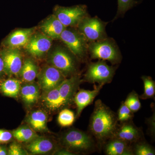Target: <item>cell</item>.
Returning <instances> with one entry per match:
<instances>
[{
    "mask_svg": "<svg viewBox=\"0 0 155 155\" xmlns=\"http://www.w3.org/2000/svg\"><path fill=\"white\" fill-rule=\"evenodd\" d=\"M4 64V72L12 76L19 74L22 65L21 52L16 48H9L2 53Z\"/></svg>",
    "mask_w": 155,
    "mask_h": 155,
    "instance_id": "cell-11",
    "label": "cell"
},
{
    "mask_svg": "<svg viewBox=\"0 0 155 155\" xmlns=\"http://www.w3.org/2000/svg\"><path fill=\"white\" fill-rule=\"evenodd\" d=\"M49 62L51 66L59 70L65 77L72 75L76 71L75 58L66 50L56 48L51 53Z\"/></svg>",
    "mask_w": 155,
    "mask_h": 155,
    "instance_id": "cell-5",
    "label": "cell"
},
{
    "mask_svg": "<svg viewBox=\"0 0 155 155\" xmlns=\"http://www.w3.org/2000/svg\"><path fill=\"white\" fill-rule=\"evenodd\" d=\"M64 75L58 69L48 66L42 69L38 75V85L44 92L58 87L65 79Z\"/></svg>",
    "mask_w": 155,
    "mask_h": 155,
    "instance_id": "cell-9",
    "label": "cell"
},
{
    "mask_svg": "<svg viewBox=\"0 0 155 155\" xmlns=\"http://www.w3.org/2000/svg\"><path fill=\"white\" fill-rule=\"evenodd\" d=\"M38 74L37 66L34 61L30 58L26 59L22 64L19 73L22 80L25 83L33 82Z\"/></svg>",
    "mask_w": 155,
    "mask_h": 155,
    "instance_id": "cell-22",
    "label": "cell"
},
{
    "mask_svg": "<svg viewBox=\"0 0 155 155\" xmlns=\"http://www.w3.org/2000/svg\"><path fill=\"white\" fill-rule=\"evenodd\" d=\"M78 25L80 32L87 41H95L105 38L106 23L99 18L87 16Z\"/></svg>",
    "mask_w": 155,
    "mask_h": 155,
    "instance_id": "cell-6",
    "label": "cell"
},
{
    "mask_svg": "<svg viewBox=\"0 0 155 155\" xmlns=\"http://www.w3.org/2000/svg\"><path fill=\"white\" fill-rule=\"evenodd\" d=\"M13 137L20 142L29 143L38 137L36 131L28 125H22L12 132Z\"/></svg>",
    "mask_w": 155,
    "mask_h": 155,
    "instance_id": "cell-23",
    "label": "cell"
},
{
    "mask_svg": "<svg viewBox=\"0 0 155 155\" xmlns=\"http://www.w3.org/2000/svg\"><path fill=\"white\" fill-rule=\"evenodd\" d=\"M144 84V93L140 96L142 99L152 98L155 94V81L148 76H143L141 78Z\"/></svg>",
    "mask_w": 155,
    "mask_h": 155,
    "instance_id": "cell-26",
    "label": "cell"
},
{
    "mask_svg": "<svg viewBox=\"0 0 155 155\" xmlns=\"http://www.w3.org/2000/svg\"><path fill=\"white\" fill-rule=\"evenodd\" d=\"M26 83L21 87L20 93L25 105L31 107L37 102L39 98L40 88L38 84L33 82Z\"/></svg>",
    "mask_w": 155,
    "mask_h": 155,
    "instance_id": "cell-17",
    "label": "cell"
},
{
    "mask_svg": "<svg viewBox=\"0 0 155 155\" xmlns=\"http://www.w3.org/2000/svg\"><path fill=\"white\" fill-rule=\"evenodd\" d=\"M106 145L105 151L108 155H131V150L128 143L116 138H111Z\"/></svg>",
    "mask_w": 155,
    "mask_h": 155,
    "instance_id": "cell-21",
    "label": "cell"
},
{
    "mask_svg": "<svg viewBox=\"0 0 155 155\" xmlns=\"http://www.w3.org/2000/svg\"><path fill=\"white\" fill-rule=\"evenodd\" d=\"M133 113L125 105L124 102H122L120 106L118 112L117 119L118 121L121 123L128 122L132 119Z\"/></svg>",
    "mask_w": 155,
    "mask_h": 155,
    "instance_id": "cell-29",
    "label": "cell"
},
{
    "mask_svg": "<svg viewBox=\"0 0 155 155\" xmlns=\"http://www.w3.org/2000/svg\"><path fill=\"white\" fill-rule=\"evenodd\" d=\"M8 154L7 149L5 147H0V155H6Z\"/></svg>",
    "mask_w": 155,
    "mask_h": 155,
    "instance_id": "cell-35",
    "label": "cell"
},
{
    "mask_svg": "<svg viewBox=\"0 0 155 155\" xmlns=\"http://www.w3.org/2000/svg\"><path fill=\"white\" fill-rule=\"evenodd\" d=\"M40 28L42 33L50 38L59 39L66 27L55 15L53 14L45 19L41 25Z\"/></svg>",
    "mask_w": 155,
    "mask_h": 155,
    "instance_id": "cell-14",
    "label": "cell"
},
{
    "mask_svg": "<svg viewBox=\"0 0 155 155\" xmlns=\"http://www.w3.org/2000/svg\"><path fill=\"white\" fill-rule=\"evenodd\" d=\"M134 153L136 155H154L155 150L152 147L146 143H139L134 148Z\"/></svg>",
    "mask_w": 155,
    "mask_h": 155,
    "instance_id": "cell-30",
    "label": "cell"
},
{
    "mask_svg": "<svg viewBox=\"0 0 155 155\" xmlns=\"http://www.w3.org/2000/svg\"><path fill=\"white\" fill-rule=\"evenodd\" d=\"M4 72V64L2 56L0 57V76Z\"/></svg>",
    "mask_w": 155,
    "mask_h": 155,
    "instance_id": "cell-34",
    "label": "cell"
},
{
    "mask_svg": "<svg viewBox=\"0 0 155 155\" xmlns=\"http://www.w3.org/2000/svg\"><path fill=\"white\" fill-rule=\"evenodd\" d=\"M54 154L60 155H74V153L70 151L69 150L66 149H61L58 150Z\"/></svg>",
    "mask_w": 155,
    "mask_h": 155,
    "instance_id": "cell-33",
    "label": "cell"
},
{
    "mask_svg": "<svg viewBox=\"0 0 155 155\" xmlns=\"http://www.w3.org/2000/svg\"><path fill=\"white\" fill-rule=\"evenodd\" d=\"M33 34V28L18 29L9 35L5 41V44L11 48L25 46Z\"/></svg>",
    "mask_w": 155,
    "mask_h": 155,
    "instance_id": "cell-13",
    "label": "cell"
},
{
    "mask_svg": "<svg viewBox=\"0 0 155 155\" xmlns=\"http://www.w3.org/2000/svg\"><path fill=\"white\" fill-rule=\"evenodd\" d=\"M124 103L133 113L138 111L141 107V103L138 94L134 91L128 94Z\"/></svg>",
    "mask_w": 155,
    "mask_h": 155,
    "instance_id": "cell-27",
    "label": "cell"
},
{
    "mask_svg": "<svg viewBox=\"0 0 155 155\" xmlns=\"http://www.w3.org/2000/svg\"><path fill=\"white\" fill-rule=\"evenodd\" d=\"M115 70L114 67L109 66L104 60L91 63L87 67L84 80L90 83H98L102 86L111 81Z\"/></svg>",
    "mask_w": 155,
    "mask_h": 155,
    "instance_id": "cell-4",
    "label": "cell"
},
{
    "mask_svg": "<svg viewBox=\"0 0 155 155\" xmlns=\"http://www.w3.org/2000/svg\"><path fill=\"white\" fill-rule=\"evenodd\" d=\"M81 81L79 76L75 75L69 78H65L60 84L59 86V92L64 107L71 104L73 101Z\"/></svg>",
    "mask_w": 155,
    "mask_h": 155,
    "instance_id": "cell-12",
    "label": "cell"
},
{
    "mask_svg": "<svg viewBox=\"0 0 155 155\" xmlns=\"http://www.w3.org/2000/svg\"><path fill=\"white\" fill-rule=\"evenodd\" d=\"M21 84V81L15 78L7 79L1 84V91L6 96L17 97L20 93Z\"/></svg>",
    "mask_w": 155,
    "mask_h": 155,
    "instance_id": "cell-24",
    "label": "cell"
},
{
    "mask_svg": "<svg viewBox=\"0 0 155 155\" xmlns=\"http://www.w3.org/2000/svg\"><path fill=\"white\" fill-rule=\"evenodd\" d=\"M140 136L139 129L132 123L127 122L123 123L119 128L117 127L113 138L119 139L129 143L138 141Z\"/></svg>",
    "mask_w": 155,
    "mask_h": 155,
    "instance_id": "cell-16",
    "label": "cell"
},
{
    "mask_svg": "<svg viewBox=\"0 0 155 155\" xmlns=\"http://www.w3.org/2000/svg\"><path fill=\"white\" fill-rule=\"evenodd\" d=\"M117 116L99 100L96 101L92 114L89 128L91 134L100 142L114 137L117 128Z\"/></svg>",
    "mask_w": 155,
    "mask_h": 155,
    "instance_id": "cell-1",
    "label": "cell"
},
{
    "mask_svg": "<svg viewBox=\"0 0 155 155\" xmlns=\"http://www.w3.org/2000/svg\"><path fill=\"white\" fill-rule=\"evenodd\" d=\"M142 1V0H118V10L116 17L123 15L129 9L141 3Z\"/></svg>",
    "mask_w": 155,
    "mask_h": 155,
    "instance_id": "cell-28",
    "label": "cell"
},
{
    "mask_svg": "<svg viewBox=\"0 0 155 155\" xmlns=\"http://www.w3.org/2000/svg\"><path fill=\"white\" fill-rule=\"evenodd\" d=\"M8 154L10 155H26L28 153L21 147L20 144L14 142L10 145Z\"/></svg>",
    "mask_w": 155,
    "mask_h": 155,
    "instance_id": "cell-31",
    "label": "cell"
},
{
    "mask_svg": "<svg viewBox=\"0 0 155 155\" xmlns=\"http://www.w3.org/2000/svg\"><path fill=\"white\" fill-rule=\"evenodd\" d=\"M42 102L47 109L53 112L64 107L59 92V86L51 90L44 92Z\"/></svg>",
    "mask_w": 155,
    "mask_h": 155,
    "instance_id": "cell-19",
    "label": "cell"
},
{
    "mask_svg": "<svg viewBox=\"0 0 155 155\" xmlns=\"http://www.w3.org/2000/svg\"><path fill=\"white\" fill-rule=\"evenodd\" d=\"M101 87L99 86L93 90L81 89L75 94L73 101L77 107L76 117L80 116L84 109L92 103Z\"/></svg>",
    "mask_w": 155,
    "mask_h": 155,
    "instance_id": "cell-15",
    "label": "cell"
},
{
    "mask_svg": "<svg viewBox=\"0 0 155 155\" xmlns=\"http://www.w3.org/2000/svg\"><path fill=\"white\" fill-rule=\"evenodd\" d=\"M26 121L34 130L38 132L48 131V116L46 114L41 110L33 111L29 114Z\"/></svg>",
    "mask_w": 155,
    "mask_h": 155,
    "instance_id": "cell-20",
    "label": "cell"
},
{
    "mask_svg": "<svg viewBox=\"0 0 155 155\" xmlns=\"http://www.w3.org/2000/svg\"><path fill=\"white\" fill-rule=\"evenodd\" d=\"M88 49L92 59L107 60L112 64L119 63L121 55L115 43L109 39L91 42Z\"/></svg>",
    "mask_w": 155,
    "mask_h": 155,
    "instance_id": "cell-3",
    "label": "cell"
},
{
    "mask_svg": "<svg viewBox=\"0 0 155 155\" xmlns=\"http://www.w3.org/2000/svg\"><path fill=\"white\" fill-rule=\"evenodd\" d=\"M52 39L43 33L33 34L25 46L26 51L35 58H40L51 48Z\"/></svg>",
    "mask_w": 155,
    "mask_h": 155,
    "instance_id": "cell-10",
    "label": "cell"
},
{
    "mask_svg": "<svg viewBox=\"0 0 155 155\" xmlns=\"http://www.w3.org/2000/svg\"><path fill=\"white\" fill-rule=\"evenodd\" d=\"M12 133L8 130H0V143H7L11 141L13 138Z\"/></svg>",
    "mask_w": 155,
    "mask_h": 155,
    "instance_id": "cell-32",
    "label": "cell"
},
{
    "mask_svg": "<svg viewBox=\"0 0 155 155\" xmlns=\"http://www.w3.org/2000/svg\"><path fill=\"white\" fill-rule=\"evenodd\" d=\"M61 142L65 148L73 153L87 152L94 147L91 137L77 129H71L64 133Z\"/></svg>",
    "mask_w": 155,
    "mask_h": 155,
    "instance_id": "cell-2",
    "label": "cell"
},
{
    "mask_svg": "<svg viewBox=\"0 0 155 155\" xmlns=\"http://www.w3.org/2000/svg\"><path fill=\"white\" fill-rule=\"evenodd\" d=\"M75 114L72 111L66 109L62 110L58 115V121L59 125L66 127L72 125L75 121Z\"/></svg>",
    "mask_w": 155,
    "mask_h": 155,
    "instance_id": "cell-25",
    "label": "cell"
},
{
    "mask_svg": "<svg viewBox=\"0 0 155 155\" xmlns=\"http://www.w3.org/2000/svg\"><path fill=\"white\" fill-rule=\"evenodd\" d=\"M86 6L79 5L71 7L56 6L54 15L65 26H74L87 17Z\"/></svg>",
    "mask_w": 155,
    "mask_h": 155,
    "instance_id": "cell-7",
    "label": "cell"
},
{
    "mask_svg": "<svg viewBox=\"0 0 155 155\" xmlns=\"http://www.w3.org/2000/svg\"><path fill=\"white\" fill-rule=\"evenodd\" d=\"M26 148L32 154H45L51 152L54 148V144L49 139L38 137L28 143Z\"/></svg>",
    "mask_w": 155,
    "mask_h": 155,
    "instance_id": "cell-18",
    "label": "cell"
},
{
    "mask_svg": "<svg viewBox=\"0 0 155 155\" xmlns=\"http://www.w3.org/2000/svg\"><path fill=\"white\" fill-rule=\"evenodd\" d=\"M60 39L76 57L81 59L86 56L88 49L87 40L80 32L66 28Z\"/></svg>",
    "mask_w": 155,
    "mask_h": 155,
    "instance_id": "cell-8",
    "label": "cell"
}]
</instances>
